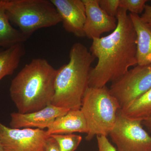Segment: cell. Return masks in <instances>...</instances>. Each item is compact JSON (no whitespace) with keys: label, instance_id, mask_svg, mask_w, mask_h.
<instances>
[{"label":"cell","instance_id":"cell-1","mask_svg":"<svg viewBox=\"0 0 151 151\" xmlns=\"http://www.w3.org/2000/svg\"><path fill=\"white\" fill-rule=\"evenodd\" d=\"M116 18L117 25L113 32L92 39L89 51L98 62L89 72V87L106 86L137 65V34L127 10L119 7Z\"/></svg>","mask_w":151,"mask_h":151},{"label":"cell","instance_id":"cell-2","mask_svg":"<svg viewBox=\"0 0 151 151\" xmlns=\"http://www.w3.org/2000/svg\"><path fill=\"white\" fill-rule=\"evenodd\" d=\"M57 69L44 58H36L26 64L12 80V100L19 113H28L51 104Z\"/></svg>","mask_w":151,"mask_h":151},{"label":"cell","instance_id":"cell-3","mask_svg":"<svg viewBox=\"0 0 151 151\" xmlns=\"http://www.w3.org/2000/svg\"><path fill=\"white\" fill-rule=\"evenodd\" d=\"M69 55V62L57 69L51 104L69 110H80L89 87L91 66L96 58L80 42L71 46Z\"/></svg>","mask_w":151,"mask_h":151},{"label":"cell","instance_id":"cell-4","mask_svg":"<svg viewBox=\"0 0 151 151\" xmlns=\"http://www.w3.org/2000/svg\"><path fill=\"white\" fill-rule=\"evenodd\" d=\"M120 109L118 101L107 86H89L84 93L80 109L88 127L86 140H91L95 136L109 135Z\"/></svg>","mask_w":151,"mask_h":151},{"label":"cell","instance_id":"cell-5","mask_svg":"<svg viewBox=\"0 0 151 151\" xmlns=\"http://www.w3.org/2000/svg\"><path fill=\"white\" fill-rule=\"evenodd\" d=\"M5 8L10 23L28 39L36 31L62 22L50 0H5Z\"/></svg>","mask_w":151,"mask_h":151},{"label":"cell","instance_id":"cell-6","mask_svg":"<svg viewBox=\"0 0 151 151\" xmlns=\"http://www.w3.org/2000/svg\"><path fill=\"white\" fill-rule=\"evenodd\" d=\"M151 89V64L137 65L116 81L109 90L118 101L121 110L128 108Z\"/></svg>","mask_w":151,"mask_h":151},{"label":"cell","instance_id":"cell-7","mask_svg":"<svg viewBox=\"0 0 151 151\" xmlns=\"http://www.w3.org/2000/svg\"><path fill=\"white\" fill-rule=\"evenodd\" d=\"M121 110L109 135L117 151H151V136L143 128L142 121L127 118Z\"/></svg>","mask_w":151,"mask_h":151},{"label":"cell","instance_id":"cell-8","mask_svg":"<svg viewBox=\"0 0 151 151\" xmlns=\"http://www.w3.org/2000/svg\"><path fill=\"white\" fill-rule=\"evenodd\" d=\"M49 136L39 129H13L0 122V141L4 151H46Z\"/></svg>","mask_w":151,"mask_h":151},{"label":"cell","instance_id":"cell-9","mask_svg":"<svg viewBox=\"0 0 151 151\" xmlns=\"http://www.w3.org/2000/svg\"><path fill=\"white\" fill-rule=\"evenodd\" d=\"M50 1L61 18L64 29L76 37H85L84 27L86 20V12L83 0Z\"/></svg>","mask_w":151,"mask_h":151},{"label":"cell","instance_id":"cell-10","mask_svg":"<svg viewBox=\"0 0 151 151\" xmlns=\"http://www.w3.org/2000/svg\"><path fill=\"white\" fill-rule=\"evenodd\" d=\"M70 110L50 104L42 110L28 113L13 112L11 113L10 126L13 129L47 128L57 118L64 116Z\"/></svg>","mask_w":151,"mask_h":151},{"label":"cell","instance_id":"cell-11","mask_svg":"<svg viewBox=\"0 0 151 151\" xmlns=\"http://www.w3.org/2000/svg\"><path fill=\"white\" fill-rule=\"evenodd\" d=\"M85 7L86 20L84 31L89 39L98 38L105 32L116 29V18L110 16L100 8L98 0H83Z\"/></svg>","mask_w":151,"mask_h":151},{"label":"cell","instance_id":"cell-12","mask_svg":"<svg viewBox=\"0 0 151 151\" xmlns=\"http://www.w3.org/2000/svg\"><path fill=\"white\" fill-rule=\"evenodd\" d=\"M49 136L53 134H67L78 132L88 133V127L81 110H70L64 115L57 118L47 128Z\"/></svg>","mask_w":151,"mask_h":151},{"label":"cell","instance_id":"cell-13","mask_svg":"<svg viewBox=\"0 0 151 151\" xmlns=\"http://www.w3.org/2000/svg\"><path fill=\"white\" fill-rule=\"evenodd\" d=\"M137 34V65L151 64V28L137 14H129Z\"/></svg>","mask_w":151,"mask_h":151},{"label":"cell","instance_id":"cell-14","mask_svg":"<svg viewBox=\"0 0 151 151\" xmlns=\"http://www.w3.org/2000/svg\"><path fill=\"white\" fill-rule=\"evenodd\" d=\"M28 39L13 27L6 13L5 0H0V48L24 43Z\"/></svg>","mask_w":151,"mask_h":151},{"label":"cell","instance_id":"cell-15","mask_svg":"<svg viewBox=\"0 0 151 151\" xmlns=\"http://www.w3.org/2000/svg\"><path fill=\"white\" fill-rule=\"evenodd\" d=\"M24 44L0 48V81L5 76L12 75L18 67L25 53Z\"/></svg>","mask_w":151,"mask_h":151},{"label":"cell","instance_id":"cell-16","mask_svg":"<svg viewBox=\"0 0 151 151\" xmlns=\"http://www.w3.org/2000/svg\"><path fill=\"white\" fill-rule=\"evenodd\" d=\"M121 111L124 116L132 120L142 121L151 116V89Z\"/></svg>","mask_w":151,"mask_h":151},{"label":"cell","instance_id":"cell-17","mask_svg":"<svg viewBox=\"0 0 151 151\" xmlns=\"http://www.w3.org/2000/svg\"><path fill=\"white\" fill-rule=\"evenodd\" d=\"M58 143L60 151H74L82 140V137L75 134L50 135Z\"/></svg>","mask_w":151,"mask_h":151},{"label":"cell","instance_id":"cell-18","mask_svg":"<svg viewBox=\"0 0 151 151\" xmlns=\"http://www.w3.org/2000/svg\"><path fill=\"white\" fill-rule=\"evenodd\" d=\"M147 0H120L119 7L131 12V13L141 14L144 10Z\"/></svg>","mask_w":151,"mask_h":151},{"label":"cell","instance_id":"cell-19","mask_svg":"<svg viewBox=\"0 0 151 151\" xmlns=\"http://www.w3.org/2000/svg\"><path fill=\"white\" fill-rule=\"evenodd\" d=\"M100 8L110 16L116 18L120 0H98Z\"/></svg>","mask_w":151,"mask_h":151},{"label":"cell","instance_id":"cell-20","mask_svg":"<svg viewBox=\"0 0 151 151\" xmlns=\"http://www.w3.org/2000/svg\"><path fill=\"white\" fill-rule=\"evenodd\" d=\"M97 139L99 151H117L108 139L107 137L97 136Z\"/></svg>","mask_w":151,"mask_h":151},{"label":"cell","instance_id":"cell-21","mask_svg":"<svg viewBox=\"0 0 151 151\" xmlns=\"http://www.w3.org/2000/svg\"><path fill=\"white\" fill-rule=\"evenodd\" d=\"M144 11V12L140 16L141 19L151 28V6L146 4Z\"/></svg>","mask_w":151,"mask_h":151},{"label":"cell","instance_id":"cell-22","mask_svg":"<svg viewBox=\"0 0 151 151\" xmlns=\"http://www.w3.org/2000/svg\"><path fill=\"white\" fill-rule=\"evenodd\" d=\"M46 151H60L58 143L50 136L47 142Z\"/></svg>","mask_w":151,"mask_h":151},{"label":"cell","instance_id":"cell-23","mask_svg":"<svg viewBox=\"0 0 151 151\" xmlns=\"http://www.w3.org/2000/svg\"><path fill=\"white\" fill-rule=\"evenodd\" d=\"M142 124L151 133V116L142 121Z\"/></svg>","mask_w":151,"mask_h":151},{"label":"cell","instance_id":"cell-24","mask_svg":"<svg viewBox=\"0 0 151 151\" xmlns=\"http://www.w3.org/2000/svg\"><path fill=\"white\" fill-rule=\"evenodd\" d=\"M0 151H4V148H3L2 145L1 141H0Z\"/></svg>","mask_w":151,"mask_h":151}]
</instances>
